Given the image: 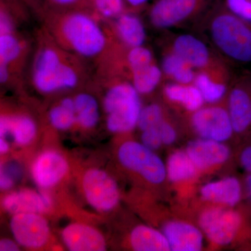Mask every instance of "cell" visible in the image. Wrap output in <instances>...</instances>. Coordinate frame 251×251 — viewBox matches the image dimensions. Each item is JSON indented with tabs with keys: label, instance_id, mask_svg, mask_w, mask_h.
Masks as SVG:
<instances>
[{
	"label": "cell",
	"instance_id": "obj_1",
	"mask_svg": "<svg viewBox=\"0 0 251 251\" xmlns=\"http://www.w3.org/2000/svg\"><path fill=\"white\" fill-rule=\"evenodd\" d=\"M39 16L43 27L61 47L84 60L98 63L118 44L106 21L93 11H46Z\"/></svg>",
	"mask_w": 251,
	"mask_h": 251
},
{
	"label": "cell",
	"instance_id": "obj_2",
	"mask_svg": "<svg viewBox=\"0 0 251 251\" xmlns=\"http://www.w3.org/2000/svg\"><path fill=\"white\" fill-rule=\"evenodd\" d=\"M36 41L30 75L37 92L49 95L74 90L88 81L86 61L61 47L43 26Z\"/></svg>",
	"mask_w": 251,
	"mask_h": 251
},
{
	"label": "cell",
	"instance_id": "obj_3",
	"mask_svg": "<svg viewBox=\"0 0 251 251\" xmlns=\"http://www.w3.org/2000/svg\"><path fill=\"white\" fill-rule=\"evenodd\" d=\"M198 22L209 45L226 63L251 64V25L216 2Z\"/></svg>",
	"mask_w": 251,
	"mask_h": 251
},
{
	"label": "cell",
	"instance_id": "obj_4",
	"mask_svg": "<svg viewBox=\"0 0 251 251\" xmlns=\"http://www.w3.org/2000/svg\"><path fill=\"white\" fill-rule=\"evenodd\" d=\"M105 82L103 106L109 131L125 133L138 126L142 105L140 94L127 77L116 74H99Z\"/></svg>",
	"mask_w": 251,
	"mask_h": 251
},
{
	"label": "cell",
	"instance_id": "obj_5",
	"mask_svg": "<svg viewBox=\"0 0 251 251\" xmlns=\"http://www.w3.org/2000/svg\"><path fill=\"white\" fill-rule=\"evenodd\" d=\"M220 0H156L149 10L153 27L169 29L200 19Z\"/></svg>",
	"mask_w": 251,
	"mask_h": 251
},
{
	"label": "cell",
	"instance_id": "obj_6",
	"mask_svg": "<svg viewBox=\"0 0 251 251\" xmlns=\"http://www.w3.org/2000/svg\"><path fill=\"white\" fill-rule=\"evenodd\" d=\"M246 218L234 208L213 206L201 212L198 219L204 237L219 247L232 244L246 228Z\"/></svg>",
	"mask_w": 251,
	"mask_h": 251
},
{
	"label": "cell",
	"instance_id": "obj_7",
	"mask_svg": "<svg viewBox=\"0 0 251 251\" xmlns=\"http://www.w3.org/2000/svg\"><path fill=\"white\" fill-rule=\"evenodd\" d=\"M117 156L125 168L140 175L151 184H161L167 178L166 163L155 151L141 143L125 142L119 148Z\"/></svg>",
	"mask_w": 251,
	"mask_h": 251
},
{
	"label": "cell",
	"instance_id": "obj_8",
	"mask_svg": "<svg viewBox=\"0 0 251 251\" xmlns=\"http://www.w3.org/2000/svg\"><path fill=\"white\" fill-rule=\"evenodd\" d=\"M165 50L179 56L196 71L210 70L227 64L206 41L193 34H175Z\"/></svg>",
	"mask_w": 251,
	"mask_h": 251
},
{
	"label": "cell",
	"instance_id": "obj_9",
	"mask_svg": "<svg viewBox=\"0 0 251 251\" xmlns=\"http://www.w3.org/2000/svg\"><path fill=\"white\" fill-rule=\"evenodd\" d=\"M82 189L87 203L99 212L115 209L120 201L118 185L107 172L99 168L88 170L82 178Z\"/></svg>",
	"mask_w": 251,
	"mask_h": 251
},
{
	"label": "cell",
	"instance_id": "obj_10",
	"mask_svg": "<svg viewBox=\"0 0 251 251\" xmlns=\"http://www.w3.org/2000/svg\"><path fill=\"white\" fill-rule=\"evenodd\" d=\"M191 125L199 138L225 143L235 134L227 107L203 106L191 113Z\"/></svg>",
	"mask_w": 251,
	"mask_h": 251
},
{
	"label": "cell",
	"instance_id": "obj_11",
	"mask_svg": "<svg viewBox=\"0 0 251 251\" xmlns=\"http://www.w3.org/2000/svg\"><path fill=\"white\" fill-rule=\"evenodd\" d=\"M227 109L234 133L251 134V74L233 77L227 94Z\"/></svg>",
	"mask_w": 251,
	"mask_h": 251
},
{
	"label": "cell",
	"instance_id": "obj_12",
	"mask_svg": "<svg viewBox=\"0 0 251 251\" xmlns=\"http://www.w3.org/2000/svg\"><path fill=\"white\" fill-rule=\"evenodd\" d=\"M10 229L16 242L26 249L44 247L50 234L47 220L36 213L14 214L10 221Z\"/></svg>",
	"mask_w": 251,
	"mask_h": 251
},
{
	"label": "cell",
	"instance_id": "obj_13",
	"mask_svg": "<svg viewBox=\"0 0 251 251\" xmlns=\"http://www.w3.org/2000/svg\"><path fill=\"white\" fill-rule=\"evenodd\" d=\"M69 169V163L62 153L47 150L39 155L33 163L31 177L38 186L49 189L59 184Z\"/></svg>",
	"mask_w": 251,
	"mask_h": 251
},
{
	"label": "cell",
	"instance_id": "obj_14",
	"mask_svg": "<svg viewBox=\"0 0 251 251\" xmlns=\"http://www.w3.org/2000/svg\"><path fill=\"white\" fill-rule=\"evenodd\" d=\"M200 195L203 201L214 205L234 208L245 196L244 181L236 176H226L203 185Z\"/></svg>",
	"mask_w": 251,
	"mask_h": 251
},
{
	"label": "cell",
	"instance_id": "obj_15",
	"mask_svg": "<svg viewBox=\"0 0 251 251\" xmlns=\"http://www.w3.org/2000/svg\"><path fill=\"white\" fill-rule=\"evenodd\" d=\"M185 151L199 172L224 164L231 156L230 149L225 143L202 138L189 142Z\"/></svg>",
	"mask_w": 251,
	"mask_h": 251
},
{
	"label": "cell",
	"instance_id": "obj_16",
	"mask_svg": "<svg viewBox=\"0 0 251 251\" xmlns=\"http://www.w3.org/2000/svg\"><path fill=\"white\" fill-rule=\"evenodd\" d=\"M232 78L227 65H224L210 70L197 71L193 84L201 92L205 103L213 105L227 97Z\"/></svg>",
	"mask_w": 251,
	"mask_h": 251
},
{
	"label": "cell",
	"instance_id": "obj_17",
	"mask_svg": "<svg viewBox=\"0 0 251 251\" xmlns=\"http://www.w3.org/2000/svg\"><path fill=\"white\" fill-rule=\"evenodd\" d=\"M30 46L17 31L0 34V65L7 68L18 80L26 64Z\"/></svg>",
	"mask_w": 251,
	"mask_h": 251
},
{
	"label": "cell",
	"instance_id": "obj_18",
	"mask_svg": "<svg viewBox=\"0 0 251 251\" xmlns=\"http://www.w3.org/2000/svg\"><path fill=\"white\" fill-rule=\"evenodd\" d=\"M106 21L115 40L126 49L145 45L146 29L138 13L126 11L114 19Z\"/></svg>",
	"mask_w": 251,
	"mask_h": 251
},
{
	"label": "cell",
	"instance_id": "obj_19",
	"mask_svg": "<svg viewBox=\"0 0 251 251\" xmlns=\"http://www.w3.org/2000/svg\"><path fill=\"white\" fill-rule=\"evenodd\" d=\"M172 251H200L204 246L202 231L200 227L182 221H170L163 227Z\"/></svg>",
	"mask_w": 251,
	"mask_h": 251
},
{
	"label": "cell",
	"instance_id": "obj_20",
	"mask_svg": "<svg viewBox=\"0 0 251 251\" xmlns=\"http://www.w3.org/2000/svg\"><path fill=\"white\" fill-rule=\"evenodd\" d=\"M62 239L71 251H103L107 244L103 234L92 226L81 223L68 225L62 232Z\"/></svg>",
	"mask_w": 251,
	"mask_h": 251
},
{
	"label": "cell",
	"instance_id": "obj_21",
	"mask_svg": "<svg viewBox=\"0 0 251 251\" xmlns=\"http://www.w3.org/2000/svg\"><path fill=\"white\" fill-rule=\"evenodd\" d=\"M52 205V198L49 194L28 188L10 193L2 201L3 208L12 214L21 213L42 214L48 212Z\"/></svg>",
	"mask_w": 251,
	"mask_h": 251
},
{
	"label": "cell",
	"instance_id": "obj_22",
	"mask_svg": "<svg viewBox=\"0 0 251 251\" xmlns=\"http://www.w3.org/2000/svg\"><path fill=\"white\" fill-rule=\"evenodd\" d=\"M37 126L29 115L25 114L1 115L0 118V137L11 135L18 146L29 145L35 138Z\"/></svg>",
	"mask_w": 251,
	"mask_h": 251
},
{
	"label": "cell",
	"instance_id": "obj_23",
	"mask_svg": "<svg viewBox=\"0 0 251 251\" xmlns=\"http://www.w3.org/2000/svg\"><path fill=\"white\" fill-rule=\"evenodd\" d=\"M162 92L167 101L190 113L197 111L205 103L201 92L193 83L181 84L170 81L163 85Z\"/></svg>",
	"mask_w": 251,
	"mask_h": 251
},
{
	"label": "cell",
	"instance_id": "obj_24",
	"mask_svg": "<svg viewBox=\"0 0 251 251\" xmlns=\"http://www.w3.org/2000/svg\"><path fill=\"white\" fill-rule=\"evenodd\" d=\"M130 247L136 251H169V244L163 231L139 225L132 229L129 236Z\"/></svg>",
	"mask_w": 251,
	"mask_h": 251
},
{
	"label": "cell",
	"instance_id": "obj_25",
	"mask_svg": "<svg viewBox=\"0 0 251 251\" xmlns=\"http://www.w3.org/2000/svg\"><path fill=\"white\" fill-rule=\"evenodd\" d=\"M160 66L165 79L177 83H193L197 72L184 59L166 50Z\"/></svg>",
	"mask_w": 251,
	"mask_h": 251
},
{
	"label": "cell",
	"instance_id": "obj_26",
	"mask_svg": "<svg viewBox=\"0 0 251 251\" xmlns=\"http://www.w3.org/2000/svg\"><path fill=\"white\" fill-rule=\"evenodd\" d=\"M161 66L156 61L129 73L128 80L140 95H149L154 92L164 80Z\"/></svg>",
	"mask_w": 251,
	"mask_h": 251
},
{
	"label": "cell",
	"instance_id": "obj_27",
	"mask_svg": "<svg viewBox=\"0 0 251 251\" xmlns=\"http://www.w3.org/2000/svg\"><path fill=\"white\" fill-rule=\"evenodd\" d=\"M76 123L83 129H92L98 125L100 110L98 100L92 94L80 92L74 96Z\"/></svg>",
	"mask_w": 251,
	"mask_h": 251
},
{
	"label": "cell",
	"instance_id": "obj_28",
	"mask_svg": "<svg viewBox=\"0 0 251 251\" xmlns=\"http://www.w3.org/2000/svg\"><path fill=\"white\" fill-rule=\"evenodd\" d=\"M166 165L167 178L175 184L194 179L199 172L185 150L172 153Z\"/></svg>",
	"mask_w": 251,
	"mask_h": 251
},
{
	"label": "cell",
	"instance_id": "obj_29",
	"mask_svg": "<svg viewBox=\"0 0 251 251\" xmlns=\"http://www.w3.org/2000/svg\"><path fill=\"white\" fill-rule=\"evenodd\" d=\"M50 123L55 129L67 130L76 123L74 97H65L50 110Z\"/></svg>",
	"mask_w": 251,
	"mask_h": 251
},
{
	"label": "cell",
	"instance_id": "obj_30",
	"mask_svg": "<svg viewBox=\"0 0 251 251\" xmlns=\"http://www.w3.org/2000/svg\"><path fill=\"white\" fill-rule=\"evenodd\" d=\"M156 61L152 51L145 46L126 50L124 56L126 75L128 79L129 73L140 67H145Z\"/></svg>",
	"mask_w": 251,
	"mask_h": 251
},
{
	"label": "cell",
	"instance_id": "obj_31",
	"mask_svg": "<svg viewBox=\"0 0 251 251\" xmlns=\"http://www.w3.org/2000/svg\"><path fill=\"white\" fill-rule=\"evenodd\" d=\"M73 9L88 10L96 13L91 0H39V7L35 13L39 15L46 11Z\"/></svg>",
	"mask_w": 251,
	"mask_h": 251
},
{
	"label": "cell",
	"instance_id": "obj_32",
	"mask_svg": "<svg viewBox=\"0 0 251 251\" xmlns=\"http://www.w3.org/2000/svg\"><path fill=\"white\" fill-rule=\"evenodd\" d=\"M165 120L164 110L161 104L150 103L142 108L138 119V127L143 131L158 126Z\"/></svg>",
	"mask_w": 251,
	"mask_h": 251
},
{
	"label": "cell",
	"instance_id": "obj_33",
	"mask_svg": "<svg viewBox=\"0 0 251 251\" xmlns=\"http://www.w3.org/2000/svg\"><path fill=\"white\" fill-rule=\"evenodd\" d=\"M96 14L104 21L114 19L126 11L124 0H91Z\"/></svg>",
	"mask_w": 251,
	"mask_h": 251
},
{
	"label": "cell",
	"instance_id": "obj_34",
	"mask_svg": "<svg viewBox=\"0 0 251 251\" xmlns=\"http://www.w3.org/2000/svg\"><path fill=\"white\" fill-rule=\"evenodd\" d=\"M225 7L251 25V0H222Z\"/></svg>",
	"mask_w": 251,
	"mask_h": 251
},
{
	"label": "cell",
	"instance_id": "obj_35",
	"mask_svg": "<svg viewBox=\"0 0 251 251\" xmlns=\"http://www.w3.org/2000/svg\"><path fill=\"white\" fill-rule=\"evenodd\" d=\"M140 139L142 144L153 151L158 150L163 145L158 126L143 130Z\"/></svg>",
	"mask_w": 251,
	"mask_h": 251
},
{
	"label": "cell",
	"instance_id": "obj_36",
	"mask_svg": "<svg viewBox=\"0 0 251 251\" xmlns=\"http://www.w3.org/2000/svg\"><path fill=\"white\" fill-rule=\"evenodd\" d=\"M162 143L164 145H171L176 141L177 138V133L174 126L171 122L163 120L158 126Z\"/></svg>",
	"mask_w": 251,
	"mask_h": 251
},
{
	"label": "cell",
	"instance_id": "obj_37",
	"mask_svg": "<svg viewBox=\"0 0 251 251\" xmlns=\"http://www.w3.org/2000/svg\"><path fill=\"white\" fill-rule=\"evenodd\" d=\"M0 3L11 10L21 21L27 18L29 7L25 0H0Z\"/></svg>",
	"mask_w": 251,
	"mask_h": 251
},
{
	"label": "cell",
	"instance_id": "obj_38",
	"mask_svg": "<svg viewBox=\"0 0 251 251\" xmlns=\"http://www.w3.org/2000/svg\"><path fill=\"white\" fill-rule=\"evenodd\" d=\"M239 163L247 174H251V140L241 150L239 155Z\"/></svg>",
	"mask_w": 251,
	"mask_h": 251
},
{
	"label": "cell",
	"instance_id": "obj_39",
	"mask_svg": "<svg viewBox=\"0 0 251 251\" xmlns=\"http://www.w3.org/2000/svg\"><path fill=\"white\" fill-rule=\"evenodd\" d=\"M151 0H124L126 11L138 13L148 6Z\"/></svg>",
	"mask_w": 251,
	"mask_h": 251
},
{
	"label": "cell",
	"instance_id": "obj_40",
	"mask_svg": "<svg viewBox=\"0 0 251 251\" xmlns=\"http://www.w3.org/2000/svg\"><path fill=\"white\" fill-rule=\"evenodd\" d=\"M15 183L14 176L9 174L4 168L0 172V188L4 191L11 189Z\"/></svg>",
	"mask_w": 251,
	"mask_h": 251
},
{
	"label": "cell",
	"instance_id": "obj_41",
	"mask_svg": "<svg viewBox=\"0 0 251 251\" xmlns=\"http://www.w3.org/2000/svg\"><path fill=\"white\" fill-rule=\"evenodd\" d=\"M20 250L19 244L10 239H3L0 242V251H18Z\"/></svg>",
	"mask_w": 251,
	"mask_h": 251
},
{
	"label": "cell",
	"instance_id": "obj_42",
	"mask_svg": "<svg viewBox=\"0 0 251 251\" xmlns=\"http://www.w3.org/2000/svg\"><path fill=\"white\" fill-rule=\"evenodd\" d=\"M244 198L247 199L248 204L251 211V174H247L244 179Z\"/></svg>",
	"mask_w": 251,
	"mask_h": 251
},
{
	"label": "cell",
	"instance_id": "obj_43",
	"mask_svg": "<svg viewBox=\"0 0 251 251\" xmlns=\"http://www.w3.org/2000/svg\"><path fill=\"white\" fill-rule=\"evenodd\" d=\"M9 144L5 138H0V152L1 154H5L9 151Z\"/></svg>",
	"mask_w": 251,
	"mask_h": 251
},
{
	"label": "cell",
	"instance_id": "obj_44",
	"mask_svg": "<svg viewBox=\"0 0 251 251\" xmlns=\"http://www.w3.org/2000/svg\"><path fill=\"white\" fill-rule=\"evenodd\" d=\"M29 9L33 10L34 12L37 11L39 7V0H25Z\"/></svg>",
	"mask_w": 251,
	"mask_h": 251
}]
</instances>
